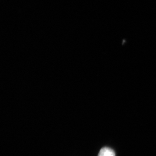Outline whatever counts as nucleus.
I'll return each mask as SVG.
<instances>
[{
  "label": "nucleus",
  "mask_w": 156,
  "mask_h": 156,
  "mask_svg": "<svg viewBox=\"0 0 156 156\" xmlns=\"http://www.w3.org/2000/svg\"><path fill=\"white\" fill-rule=\"evenodd\" d=\"M98 156H115L114 151L110 148L105 147L101 149Z\"/></svg>",
  "instance_id": "nucleus-1"
}]
</instances>
